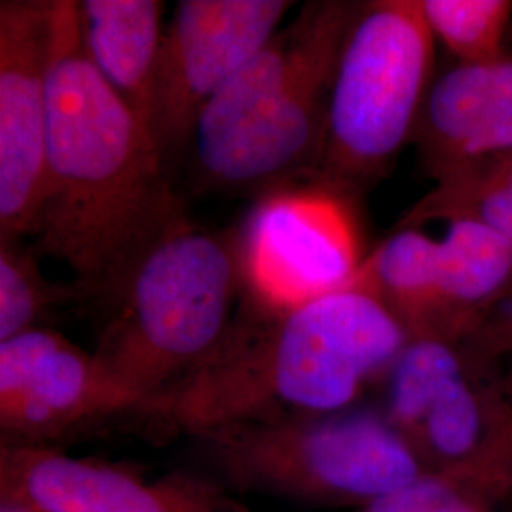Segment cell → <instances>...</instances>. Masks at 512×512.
I'll return each mask as SVG.
<instances>
[{
  "instance_id": "6da1fadb",
  "label": "cell",
  "mask_w": 512,
  "mask_h": 512,
  "mask_svg": "<svg viewBox=\"0 0 512 512\" xmlns=\"http://www.w3.org/2000/svg\"><path fill=\"white\" fill-rule=\"evenodd\" d=\"M147 126L86 54L76 0H55L46 181L33 230L88 296H112L183 203Z\"/></svg>"
},
{
  "instance_id": "7402d4cb",
  "label": "cell",
  "mask_w": 512,
  "mask_h": 512,
  "mask_svg": "<svg viewBox=\"0 0 512 512\" xmlns=\"http://www.w3.org/2000/svg\"><path fill=\"white\" fill-rule=\"evenodd\" d=\"M463 344L484 363L512 359V289Z\"/></svg>"
},
{
  "instance_id": "cb8c5ba5",
  "label": "cell",
  "mask_w": 512,
  "mask_h": 512,
  "mask_svg": "<svg viewBox=\"0 0 512 512\" xmlns=\"http://www.w3.org/2000/svg\"><path fill=\"white\" fill-rule=\"evenodd\" d=\"M0 512H42L16 495L0 494Z\"/></svg>"
},
{
  "instance_id": "e0dca14e",
  "label": "cell",
  "mask_w": 512,
  "mask_h": 512,
  "mask_svg": "<svg viewBox=\"0 0 512 512\" xmlns=\"http://www.w3.org/2000/svg\"><path fill=\"white\" fill-rule=\"evenodd\" d=\"M473 365L463 342L446 338H412L387 372V421L406 439L420 429L431 406L446 387Z\"/></svg>"
},
{
  "instance_id": "9a60e30c",
  "label": "cell",
  "mask_w": 512,
  "mask_h": 512,
  "mask_svg": "<svg viewBox=\"0 0 512 512\" xmlns=\"http://www.w3.org/2000/svg\"><path fill=\"white\" fill-rule=\"evenodd\" d=\"M512 109V54L461 65L439 76L427 93L414 141L433 179L452 164L459 147L497 114Z\"/></svg>"
},
{
  "instance_id": "ac0fdd59",
  "label": "cell",
  "mask_w": 512,
  "mask_h": 512,
  "mask_svg": "<svg viewBox=\"0 0 512 512\" xmlns=\"http://www.w3.org/2000/svg\"><path fill=\"white\" fill-rule=\"evenodd\" d=\"M35 245L18 241H0V342L21 332L38 329L48 311L86 298L80 285L52 283L38 264Z\"/></svg>"
},
{
  "instance_id": "8992f818",
  "label": "cell",
  "mask_w": 512,
  "mask_h": 512,
  "mask_svg": "<svg viewBox=\"0 0 512 512\" xmlns=\"http://www.w3.org/2000/svg\"><path fill=\"white\" fill-rule=\"evenodd\" d=\"M433 61L421 0L359 4L332 80L313 184L344 194L384 175L414 139Z\"/></svg>"
},
{
  "instance_id": "4fadbf2b",
  "label": "cell",
  "mask_w": 512,
  "mask_h": 512,
  "mask_svg": "<svg viewBox=\"0 0 512 512\" xmlns=\"http://www.w3.org/2000/svg\"><path fill=\"white\" fill-rule=\"evenodd\" d=\"M76 12L80 40L93 67L154 135L164 2L80 0Z\"/></svg>"
},
{
  "instance_id": "52a82bcc",
  "label": "cell",
  "mask_w": 512,
  "mask_h": 512,
  "mask_svg": "<svg viewBox=\"0 0 512 512\" xmlns=\"http://www.w3.org/2000/svg\"><path fill=\"white\" fill-rule=\"evenodd\" d=\"M236 245L241 285L258 315L349 289L365 260L342 194L313 183L262 194Z\"/></svg>"
},
{
  "instance_id": "44dd1931",
  "label": "cell",
  "mask_w": 512,
  "mask_h": 512,
  "mask_svg": "<svg viewBox=\"0 0 512 512\" xmlns=\"http://www.w3.org/2000/svg\"><path fill=\"white\" fill-rule=\"evenodd\" d=\"M357 512H494L492 501L452 476L427 471Z\"/></svg>"
},
{
  "instance_id": "3957f363",
  "label": "cell",
  "mask_w": 512,
  "mask_h": 512,
  "mask_svg": "<svg viewBox=\"0 0 512 512\" xmlns=\"http://www.w3.org/2000/svg\"><path fill=\"white\" fill-rule=\"evenodd\" d=\"M357 10L353 2H308L220 88L192 135L203 183L272 192L313 179L332 80Z\"/></svg>"
},
{
  "instance_id": "277c9868",
  "label": "cell",
  "mask_w": 512,
  "mask_h": 512,
  "mask_svg": "<svg viewBox=\"0 0 512 512\" xmlns=\"http://www.w3.org/2000/svg\"><path fill=\"white\" fill-rule=\"evenodd\" d=\"M238 245L181 211L148 243L110 296L95 355L147 403V414L213 355L234 325Z\"/></svg>"
},
{
  "instance_id": "8fae6325",
  "label": "cell",
  "mask_w": 512,
  "mask_h": 512,
  "mask_svg": "<svg viewBox=\"0 0 512 512\" xmlns=\"http://www.w3.org/2000/svg\"><path fill=\"white\" fill-rule=\"evenodd\" d=\"M0 494L42 512H258L192 476L143 478L38 444H2Z\"/></svg>"
},
{
  "instance_id": "2e32d148",
  "label": "cell",
  "mask_w": 512,
  "mask_h": 512,
  "mask_svg": "<svg viewBox=\"0 0 512 512\" xmlns=\"http://www.w3.org/2000/svg\"><path fill=\"white\" fill-rule=\"evenodd\" d=\"M353 289L374 296L408 338H442L439 241L420 228L393 230L365 256Z\"/></svg>"
},
{
  "instance_id": "9c48e42d",
  "label": "cell",
  "mask_w": 512,
  "mask_h": 512,
  "mask_svg": "<svg viewBox=\"0 0 512 512\" xmlns=\"http://www.w3.org/2000/svg\"><path fill=\"white\" fill-rule=\"evenodd\" d=\"M55 0L0 2V241L33 236L46 181Z\"/></svg>"
},
{
  "instance_id": "7a4b0ae2",
  "label": "cell",
  "mask_w": 512,
  "mask_h": 512,
  "mask_svg": "<svg viewBox=\"0 0 512 512\" xmlns=\"http://www.w3.org/2000/svg\"><path fill=\"white\" fill-rule=\"evenodd\" d=\"M408 340L382 302L353 287L285 313H253L150 414L196 437L245 421L344 412Z\"/></svg>"
},
{
  "instance_id": "d6986e66",
  "label": "cell",
  "mask_w": 512,
  "mask_h": 512,
  "mask_svg": "<svg viewBox=\"0 0 512 512\" xmlns=\"http://www.w3.org/2000/svg\"><path fill=\"white\" fill-rule=\"evenodd\" d=\"M435 40L461 65H478L509 55L505 40L511 31L509 0H421Z\"/></svg>"
},
{
  "instance_id": "30bf717a",
  "label": "cell",
  "mask_w": 512,
  "mask_h": 512,
  "mask_svg": "<svg viewBox=\"0 0 512 512\" xmlns=\"http://www.w3.org/2000/svg\"><path fill=\"white\" fill-rule=\"evenodd\" d=\"M126 412L147 414V403L63 334L38 327L0 342L2 444L46 446Z\"/></svg>"
},
{
  "instance_id": "5bb4252c",
  "label": "cell",
  "mask_w": 512,
  "mask_h": 512,
  "mask_svg": "<svg viewBox=\"0 0 512 512\" xmlns=\"http://www.w3.org/2000/svg\"><path fill=\"white\" fill-rule=\"evenodd\" d=\"M439 241L442 338L465 342L512 289V241L476 220Z\"/></svg>"
},
{
  "instance_id": "5b68a950",
  "label": "cell",
  "mask_w": 512,
  "mask_h": 512,
  "mask_svg": "<svg viewBox=\"0 0 512 512\" xmlns=\"http://www.w3.org/2000/svg\"><path fill=\"white\" fill-rule=\"evenodd\" d=\"M196 439L234 488L313 505L361 509L429 471L374 412L245 421Z\"/></svg>"
},
{
  "instance_id": "603a6c76",
  "label": "cell",
  "mask_w": 512,
  "mask_h": 512,
  "mask_svg": "<svg viewBox=\"0 0 512 512\" xmlns=\"http://www.w3.org/2000/svg\"><path fill=\"white\" fill-rule=\"evenodd\" d=\"M452 175H469V177H476V179H484V181H494V183L512 186V150L507 152V154L490 158V160L467 165V167H463L459 171H454ZM452 175H448V177H452Z\"/></svg>"
},
{
  "instance_id": "7c38bea8",
  "label": "cell",
  "mask_w": 512,
  "mask_h": 512,
  "mask_svg": "<svg viewBox=\"0 0 512 512\" xmlns=\"http://www.w3.org/2000/svg\"><path fill=\"white\" fill-rule=\"evenodd\" d=\"M501 363L473 357L412 437L429 471L452 476L490 501L512 486V359L507 370Z\"/></svg>"
},
{
  "instance_id": "ffe728a7",
  "label": "cell",
  "mask_w": 512,
  "mask_h": 512,
  "mask_svg": "<svg viewBox=\"0 0 512 512\" xmlns=\"http://www.w3.org/2000/svg\"><path fill=\"white\" fill-rule=\"evenodd\" d=\"M431 220H476L512 241V186L469 175L446 177L404 213L395 230L421 228Z\"/></svg>"
},
{
  "instance_id": "ba28073f",
  "label": "cell",
  "mask_w": 512,
  "mask_h": 512,
  "mask_svg": "<svg viewBox=\"0 0 512 512\" xmlns=\"http://www.w3.org/2000/svg\"><path fill=\"white\" fill-rule=\"evenodd\" d=\"M287 0H181L165 25L154 137L164 158L183 150L205 105L279 31Z\"/></svg>"
}]
</instances>
